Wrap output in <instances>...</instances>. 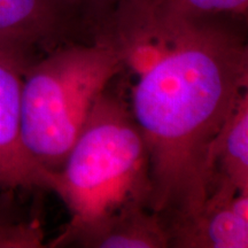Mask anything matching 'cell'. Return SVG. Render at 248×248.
I'll list each match as a JSON object with an SVG mask.
<instances>
[{
  "label": "cell",
  "mask_w": 248,
  "mask_h": 248,
  "mask_svg": "<svg viewBox=\"0 0 248 248\" xmlns=\"http://www.w3.org/2000/svg\"><path fill=\"white\" fill-rule=\"evenodd\" d=\"M66 243L98 248H163L170 246V238L159 216L145 206H130L55 240L58 246Z\"/></svg>",
  "instance_id": "cell-7"
},
{
  "label": "cell",
  "mask_w": 248,
  "mask_h": 248,
  "mask_svg": "<svg viewBox=\"0 0 248 248\" xmlns=\"http://www.w3.org/2000/svg\"><path fill=\"white\" fill-rule=\"evenodd\" d=\"M199 248L248 247V192L217 182L193 221L170 234V245Z\"/></svg>",
  "instance_id": "cell-6"
},
{
  "label": "cell",
  "mask_w": 248,
  "mask_h": 248,
  "mask_svg": "<svg viewBox=\"0 0 248 248\" xmlns=\"http://www.w3.org/2000/svg\"><path fill=\"white\" fill-rule=\"evenodd\" d=\"M173 13L191 18L237 21L247 13L248 0H154Z\"/></svg>",
  "instance_id": "cell-9"
},
{
  "label": "cell",
  "mask_w": 248,
  "mask_h": 248,
  "mask_svg": "<svg viewBox=\"0 0 248 248\" xmlns=\"http://www.w3.org/2000/svg\"><path fill=\"white\" fill-rule=\"evenodd\" d=\"M43 232L38 224H13L0 219V247H40Z\"/></svg>",
  "instance_id": "cell-10"
},
{
  "label": "cell",
  "mask_w": 248,
  "mask_h": 248,
  "mask_svg": "<svg viewBox=\"0 0 248 248\" xmlns=\"http://www.w3.org/2000/svg\"><path fill=\"white\" fill-rule=\"evenodd\" d=\"M36 54L0 43V190L52 191L54 171L31 157L21 137V93Z\"/></svg>",
  "instance_id": "cell-4"
},
{
  "label": "cell",
  "mask_w": 248,
  "mask_h": 248,
  "mask_svg": "<svg viewBox=\"0 0 248 248\" xmlns=\"http://www.w3.org/2000/svg\"><path fill=\"white\" fill-rule=\"evenodd\" d=\"M215 183L226 181L239 192H248V97L240 98L209 151Z\"/></svg>",
  "instance_id": "cell-8"
},
{
  "label": "cell",
  "mask_w": 248,
  "mask_h": 248,
  "mask_svg": "<svg viewBox=\"0 0 248 248\" xmlns=\"http://www.w3.org/2000/svg\"><path fill=\"white\" fill-rule=\"evenodd\" d=\"M71 215L61 237L150 201V160L144 137L121 97L105 91L93 106L53 188ZM150 209V208H148Z\"/></svg>",
  "instance_id": "cell-2"
},
{
  "label": "cell",
  "mask_w": 248,
  "mask_h": 248,
  "mask_svg": "<svg viewBox=\"0 0 248 248\" xmlns=\"http://www.w3.org/2000/svg\"><path fill=\"white\" fill-rule=\"evenodd\" d=\"M121 70L116 49L97 36L62 44L33 61L21 93V137L31 157L58 171Z\"/></svg>",
  "instance_id": "cell-3"
},
{
  "label": "cell",
  "mask_w": 248,
  "mask_h": 248,
  "mask_svg": "<svg viewBox=\"0 0 248 248\" xmlns=\"http://www.w3.org/2000/svg\"><path fill=\"white\" fill-rule=\"evenodd\" d=\"M90 38L79 0H0V43L45 54Z\"/></svg>",
  "instance_id": "cell-5"
},
{
  "label": "cell",
  "mask_w": 248,
  "mask_h": 248,
  "mask_svg": "<svg viewBox=\"0 0 248 248\" xmlns=\"http://www.w3.org/2000/svg\"><path fill=\"white\" fill-rule=\"evenodd\" d=\"M79 1L85 12L89 29L92 33L99 24L106 21L117 9L137 2L150 1V0H79Z\"/></svg>",
  "instance_id": "cell-11"
},
{
  "label": "cell",
  "mask_w": 248,
  "mask_h": 248,
  "mask_svg": "<svg viewBox=\"0 0 248 248\" xmlns=\"http://www.w3.org/2000/svg\"><path fill=\"white\" fill-rule=\"evenodd\" d=\"M93 36L122 61L121 98L148 152V208L170 235L216 186L209 151L246 93V44L234 21L185 17L154 0L117 9Z\"/></svg>",
  "instance_id": "cell-1"
}]
</instances>
